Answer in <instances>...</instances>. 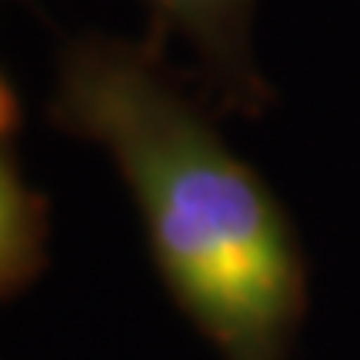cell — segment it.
Masks as SVG:
<instances>
[{
	"instance_id": "7a4b0ae2",
	"label": "cell",
	"mask_w": 360,
	"mask_h": 360,
	"mask_svg": "<svg viewBox=\"0 0 360 360\" xmlns=\"http://www.w3.org/2000/svg\"><path fill=\"white\" fill-rule=\"evenodd\" d=\"M150 37L191 53V77L217 114L264 117L274 87L254 51V17L260 0H143Z\"/></svg>"
},
{
	"instance_id": "6da1fadb",
	"label": "cell",
	"mask_w": 360,
	"mask_h": 360,
	"mask_svg": "<svg viewBox=\"0 0 360 360\" xmlns=\"http://www.w3.org/2000/svg\"><path fill=\"white\" fill-rule=\"evenodd\" d=\"M47 120L107 154L160 283L220 360H290L307 314L294 224L160 40L67 34L53 53Z\"/></svg>"
},
{
	"instance_id": "3957f363",
	"label": "cell",
	"mask_w": 360,
	"mask_h": 360,
	"mask_svg": "<svg viewBox=\"0 0 360 360\" xmlns=\"http://www.w3.org/2000/svg\"><path fill=\"white\" fill-rule=\"evenodd\" d=\"M20 101L0 70V300L20 294L47 267L51 217L47 200L24 177L20 154Z\"/></svg>"
}]
</instances>
